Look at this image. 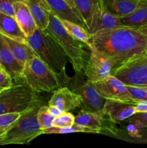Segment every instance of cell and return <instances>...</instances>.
Instances as JSON below:
<instances>
[{
    "label": "cell",
    "mask_w": 147,
    "mask_h": 148,
    "mask_svg": "<svg viewBox=\"0 0 147 148\" xmlns=\"http://www.w3.org/2000/svg\"><path fill=\"white\" fill-rule=\"evenodd\" d=\"M48 112L54 117L62 113V111L59 108L56 106H48Z\"/></svg>",
    "instance_id": "obj_35"
},
{
    "label": "cell",
    "mask_w": 147,
    "mask_h": 148,
    "mask_svg": "<svg viewBox=\"0 0 147 148\" xmlns=\"http://www.w3.org/2000/svg\"><path fill=\"white\" fill-rule=\"evenodd\" d=\"M140 88H142L143 89H144L145 90L147 91V85H145V86H141V87H140Z\"/></svg>",
    "instance_id": "obj_38"
},
{
    "label": "cell",
    "mask_w": 147,
    "mask_h": 148,
    "mask_svg": "<svg viewBox=\"0 0 147 148\" xmlns=\"http://www.w3.org/2000/svg\"><path fill=\"white\" fill-rule=\"evenodd\" d=\"M14 18L26 37L33 35L37 27L25 1L17 0L14 3Z\"/></svg>",
    "instance_id": "obj_15"
},
{
    "label": "cell",
    "mask_w": 147,
    "mask_h": 148,
    "mask_svg": "<svg viewBox=\"0 0 147 148\" xmlns=\"http://www.w3.org/2000/svg\"><path fill=\"white\" fill-rule=\"evenodd\" d=\"M74 132L93 133L92 130L74 124L71 127H51L43 130V134H69Z\"/></svg>",
    "instance_id": "obj_25"
},
{
    "label": "cell",
    "mask_w": 147,
    "mask_h": 148,
    "mask_svg": "<svg viewBox=\"0 0 147 148\" xmlns=\"http://www.w3.org/2000/svg\"><path fill=\"white\" fill-rule=\"evenodd\" d=\"M27 41L39 59L59 77H61L67 80L66 73L67 56L47 29L42 30L37 28L33 35L27 38Z\"/></svg>",
    "instance_id": "obj_2"
},
{
    "label": "cell",
    "mask_w": 147,
    "mask_h": 148,
    "mask_svg": "<svg viewBox=\"0 0 147 148\" xmlns=\"http://www.w3.org/2000/svg\"><path fill=\"white\" fill-rule=\"evenodd\" d=\"M138 30H140L141 33H143L144 34L146 35L147 36V23H146V24H144V25H142V26H141V27H138Z\"/></svg>",
    "instance_id": "obj_36"
},
{
    "label": "cell",
    "mask_w": 147,
    "mask_h": 148,
    "mask_svg": "<svg viewBox=\"0 0 147 148\" xmlns=\"http://www.w3.org/2000/svg\"><path fill=\"white\" fill-rule=\"evenodd\" d=\"M0 64L5 68L13 80L22 82L23 66L14 57L5 38L1 34H0Z\"/></svg>",
    "instance_id": "obj_14"
},
{
    "label": "cell",
    "mask_w": 147,
    "mask_h": 148,
    "mask_svg": "<svg viewBox=\"0 0 147 148\" xmlns=\"http://www.w3.org/2000/svg\"><path fill=\"white\" fill-rule=\"evenodd\" d=\"M20 1H25V0H20Z\"/></svg>",
    "instance_id": "obj_40"
},
{
    "label": "cell",
    "mask_w": 147,
    "mask_h": 148,
    "mask_svg": "<svg viewBox=\"0 0 147 148\" xmlns=\"http://www.w3.org/2000/svg\"><path fill=\"white\" fill-rule=\"evenodd\" d=\"M75 124V116L69 111H63L59 115L55 116L53 127H71Z\"/></svg>",
    "instance_id": "obj_28"
},
{
    "label": "cell",
    "mask_w": 147,
    "mask_h": 148,
    "mask_svg": "<svg viewBox=\"0 0 147 148\" xmlns=\"http://www.w3.org/2000/svg\"><path fill=\"white\" fill-rule=\"evenodd\" d=\"M75 124L90 129L93 133L107 134L111 137H113L117 131L116 124L111 121L105 115L102 110L97 112H89L82 109L75 116Z\"/></svg>",
    "instance_id": "obj_10"
},
{
    "label": "cell",
    "mask_w": 147,
    "mask_h": 148,
    "mask_svg": "<svg viewBox=\"0 0 147 148\" xmlns=\"http://www.w3.org/2000/svg\"><path fill=\"white\" fill-rule=\"evenodd\" d=\"M42 103L37 92L25 82H19L0 92V115L23 113Z\"/></svg>",
    "instance_id": "obj_4"
},
{
    "label": "cell",
    "mask_w": 147,
    "mask_h": 148,
    "mask_svg": "<svg viewBox=\"0 0 147 148\" xmlns=\"http://www.w3.org/2000/svg\"><path fill=\"white\" fill-rule=\"evenodd\" d=\"M90 56L84 69V75L88 81L97 82L112 75L114 64L112 61L101 53L91 43Z\"/></svg>",
    "instance_id": "obj_9"
},
{
    "label": "cell",
    "mask_w": 147,
    "mask_h": 148,
    "mask_svg": "<svg viewBox=\"0 0 147 148\" xmlns=\"http://www.w3.org/2000/svg\"><path fill=\"white\" fill-rule=\"evenodd\" d=\"M135 111L137 113L147 112V101H140L135 104Z\"/></svg>",
    "instance_id": "obj_34"
},
{
    "label": "cell",
    "mask_w": 147,
    "mask_h": 148,
    "mask_svg": "<svg viewBox=\"0 0 147 148\" xmlns=\"http://www.w3.org/2000/svg\"><path fill=\"white\" fill-rule=\"evenodd\" d=\"M122 26L120 17L108 12L103 7L102 2L99 0V7L95 14L93 25L89 31V33L92 34L101 30L115 28V27H122Z\"/></svg>",
    "instance_id": "obj_16"
},
{
    "label": "cell",
    "mask_w": 147,
    "mask_h": 148,
    "mask_svg": "<svg viewBox=\"0 0 147 148\" xmlns=\"http://www.w3.org/2000/svg\"><path fill=\"white\" fill-rule=\"evenodd\" d=\"M6 40L11 49L12 52L14 54V57L17 59L19 63L24 66V63L27 61L33 59L35 56H37L35 53L34 51L31 49L27 43H22V42H19L17 40H12L10 38L5 37Z\"/></svg>",
    "instance_id": "obj_23"
},
{
    "label": "cell",
    "mask_w": 147,
    "mask_h": 148,
    "mask_svg": "<svg viewBox=\"0 0 147 148\" xmlns=\"http://www.w3.org/2000/svg\"><path fill=\"white\" fill-rule=\"evenodd\" d=\"M66 1H67L68 4H69V5H70L71 7L72 8H73L74 10H75V9H74V1H73V0H66ZM75 11H76V10H75ZM77 14H78V13H77Z\"/></svg>",
    "instance_id": "obj_37"
},
{
    "label": "cell",
    "mask_w": 147,
    "mask_h": 148,
    "mask_svg": "<svg viewBox=\"0 0 147 148\" xmlns=\"http://www.w3.org/2000/svg\"><path fill=\"white\" fill-rule=\"evenodd\" d=\"M17 0H0V12L14 17V3Z\"/></svg>",
    "instance_id": "obj_32"
},
{
    "label": "cell",
    "mask_w": 147,
    "mask_h": 148,
    "mask_svg": "<svg viewBox=\"0 0 147 148\" xmlns=\"http://www.w3.org/2000/svg\"><path fill=\"white\" fill-rule=\"evenodd\" d=\"M74 9L86 25V30L90 31L99 7V0H73Z\"/></svg>",
    "instance_id": "obj_20"
},
{
    "label": "cell",
    "mask_w": 147,
    "mask_h": 148,
    "mask_svg": "<svg viewBox=\"0 0 147 148\" xmlns=\"http://www.w3.org/2000/svg\"><path fill=\"white\" fill-rule=\"evenodd\" d=\"M0 34L12 40L27 43V37L12 16L0 12Z\"/></svg>",
    "instance_id": "obj_19"
},
{
    "label": "cell",
    "mask_w": 147,
    "mask_h": 148,
    "mask_svg": "<svg viewBox=\"0 0 147 148\" xmlns=\"http://www.w3.org/2000/svg\"><path fill=\"white\" fill-rule=\"evenodd\" d=\"M130 119V123L138 129H147V112L137 113Z\"/></svg>",
    "instance_id": "obj_29"
},
{
    "label": "cell",
    "mask_w": 147,
    "mask_h": 148,
    "mask_svg": "<svg viewBox=\"0 0 147 148\" xmlns=\"http://www.w3.org/2000/svg\"><path fill=\"white\" fill-rule=\"evenodd\" d=\"M82 98L67 87L55 90L48 101V106H53L63 111H71L82 106Z\"/></svg>",
    "instance_id": "obj_13"
},
{
    "label": "cell",
    "mask_w": 147,
    "mask_h": 148,
    "mask_svg": "<svg viewBox=\"0 0 147 148\" xmlns=\"http://www.w3.org/2000/svg\"><path fill=\"white\" fill-rule=\"evenodd\" d=\"M55 117L52 116L48 110V106L41 105L37 113V119L39 127L43 131L45 129L53 127V121Z\"/></svg>",
    "instance_id": "obj_27"
},
{
    "label": "cell",
    "mask_w": 147,
    "mask_h": 148,
    "mask_svg": "<svg viewBox=\"0 0 147 148\" xmlns=\"http://www.w3.org/2000/svg\"><path fill=\"white\" fill-rule=\"evenodd\" d=\"M90 41L112 61L114 67L147 52V36L132 27L99 30L91 34Z\"/></svg>",
    "instance_id": "obj_1"
},
{
    "label": "cell",
    "mask_w": 147,
    "mask_h": 148,
    "mask_svg": "<svg viewBox=\"0 0 147 148\" xmlns=\"http://www.w3.org/2000/svg\"><path fill=\"white\" fill-rule=\"evenodd\" d=\"M99 95L105 100H115L136 104L127 85L118 78L111 75L100 81L95 82Z\"/></svg>",
    "instance_id": "obj_11"
},
{
    "label": "cell",
    "mask_w": 147,
    "mask_h": 148,
    "mask_svg": "<svg viewBox=\"0 0 147 148\" xmlns=\"http://www.w3.org/2000/svg\"><path fill=\"white\" fill-rule=\"evenodd\" d=\"M71 83V90L82 98V109L89 112L102 111L105 99L99 95L95 82L84 80L82 72H75Z\"/></svg>",
    "instance_id": "obj_8"
},
{
    "label": "cell",
    "mask_w": 147,
    "mask_h": 148,
    "mask_svg": "<svg viewBox=\"0 0 147 148\" xmlns=\"http://www.w3.org/2000/svg\"><path fill=\"white\" fill-rule=\"evenodd\" d=\"M128 142L135 143H143V144H147V132L146 129H139V132L133 138H131L128 140Z\"/></svg>",
    "instance_id": "obj_33"
},
{
    "label": "cell",
    "mask_w": 147,
    "mask_h": 148,
    "mask_svg": "<svg viewBox=\"0 0 147 148\" xmlns=\"http://www.w3.org/2000/svg\"><path fill=\"white\" fill-rule=\"evenodd\" d=\"M22 113H11L0 115V143L4 138L9 129L21 116Z\"/></svg>",
    "instance_id": "obj_26"
},
{
    "label": "cell",
    "mask_w": 147,
    "mask_h": 148,
    "mask_svg": "<svg viewBox=\"0 0 147 148\" xmlns=\"http://www.w3.org/2000/svg\"><path fill=\"white\" fill-rule=\"evenodd\" d=\"M41 105H37L22 113L18 119L9 129L0 145L29 144L36 137L43 134V131L39 127L37 119V111Z\"/></svg>",
    "instance_id": "obj_6"
},
{
    "label": "cell",
    "mask_w": 147,
    "mask_h": 148,
    "mask_svg": "<svg viewBox=\"0 0 147 148\" xmlns=\"http://www.w3.org/2000/svg\"><path fill=\"white\" fill-rule=\"evenodd\" d=\"M102 111L115 124H120L136 114L135 104L115 100H105Z\"/></svg>",
    "instance_id": "obj_12"
},
{
    "label": "cell",
    "mask_w": 147,
    "mask_h": 148,
    "mask_svg": "<svg viewBox=\"0 0 147 148\" xmlns=\"http://www.w3.org/2000/svg\"><path fill=\"white\" fill-rule=\"evenodd\" d=\"M59 43L69 59L75 72H82L87 61L84 43L72 36L63 27L61 19L51 12L47 28Z\"/></svg>",
    "instance_id": "obj_3"
},
{
    "label": "cell",
    "mask_w": 147,
    "mask_h": 148,
    "mask_svg": "<svg viewBox=\"0 0 147 148\" xmlns=\"http://www.w3.org/2000/svg\"><path fill=\"white\" fill-rule=\"evenodd\" d=\"M2 90H3V89H2V88H0V92H1V91H2Z\"/></svg>",
    "instance_id": "obj_39"
},
{
    "label": "cell",
    "mask_w": 147,
    "mask_h": 148,
    "mask_svg": "<svg viewBox=\"0 0 147 148\" xmlns=\"http://www.w3.org/2000/svg\"><path fill=\"white\" fill-rule=\"evenodd\" d=\"M54 13L61 20H66L77 23L82 27H86L84 22L76 11L68 4L66 0H46Z\"/></svg>",
    "instance_id": "obj_18"
},
{
    "label": "cell",
    "mask_w": 147,
    "mask_h": 148,
    "mask_svg": "<svg viewBox=\"0 0 147 148\" xmlns=\"http://www.w3.org/2000/svg\"><path fill=\"white\" fill-rule=\"evenodd\" d=\"M122 26L138 28L147 23V0H141L137 8L130 14L120 17Z\"/></svg>",
    "instance_id": "obj_22"
},
{
    "label": "cell",
    "mask_w": 147,
    "mask_h": 148,
    "mask_svg": "<svg viewBox=\"0 0 147 148\" xmlns=\"http://www.w3.org/2000/svg\"><path fill=\"white\" fill-rule=\"evenodd\" d=\"M127 88H128V91L131 93L132 98L136 102L140 101H147V91L143 89L142 88L131 86V85H127Z\"/></svg>",
    "instance_id": "obj_30"
},
{
    "label": "cell",
    "mask_w": 147,
    "mask_h": 148,
    "mask_svg": "<svg viewBox=\"0 0 147 148\" xmlns=\"http://www.w3.org/2000/svg\"><path fill=\"white\" fill-rule=\"evenodd\" d=\"M22 79L37 92H50L61 88L59 77L37 56L24 63Z\"/></svg>",
    "instance_id": "obj_5"
},
{
    "label": "cell",
    "mask_w": 147,
    "mask_h": 148,
    "mask_svg": "<svg viewBox=\"0 0 147 148\" xmlns=\"http://www.w3.org/2000/svg\"><path fill=\"white\" fill-rule=\"evenodd\" d=\"M34 18L37 28L44 30L48 27L51 14V9L46 0H25Z\"/></svg>",
    "instance_id": "obj_17"
},
{
    "label": "cell",
    "mask_w": 147,
    "mask_h": 148,
    "mask_svg": "<svg viewBox=\"0 0 147 148\" xmlns=\"http://www.w3.org/2000/svg\"><path fill=\"white\" fill-rule=\"evenodd\" d=\"M112 75L126 85H147V52L135 56L112 69Z\"/></svg>",
    "instance_id": "obj_7"
},
{
    "label": "cell",
    "mask_w": 147,
    "mask_h": 148,
    "mask_svg": "<svg viewBox=\"0 0 147 148\" xmlns=\"http://www.w3.org/2000/svg\"><path fill=\"white\" fill-rule=\"evenodd\" d=\"M63 27L66 30L78 40L84 43L89 47L91 45L90 36L91 34L89 33L85 27H82L77 23H73L71 21L66 20H61Z\"/></svg>",
    "instance_id": "obj_24"
},
{
    "label": "cell",
    "mask_w": 147,
    "mask_h": 148,
    "mask_svg": "<svg viewBox=\"0 0 147 148\" xmlns=\"http://www.w3.org/2000/svg\"><path fill=\"white\" fill-rule=\"evenodd\" d=\"M13 79L5 68L0 64V88L4 89L10 88L14 85Z\"/></svg>",
    "instance_id": "obj_31"
},
{
    "label": "cell",
    "mask_w": 147,
    "mask_h": 148,
    "mask_svg": "<svg viewBox=\"0 0 147 148\" xmlns=\"http://www.w3.org/2000/svg\"><path fill=\"white\" fill-rule=\"evenodd\" d=\"M103 7L112 14L123 17L133 12L141 0H100Z\"/></svg>",
    "instance_id": "obj_21"
}]
</instances>
